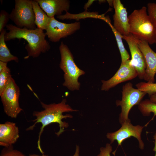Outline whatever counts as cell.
Listing matches in <instances>:
<instances>
[{"label": "cell", "mask_w": 156, "mask_h": 156, "mask_svg": "<svg viewBox=\"0 0 156 156\" xmlns=\"http://www.w3.org/2000/svg\"><path fill=\"white\" fill-rule=\"evenodd\" d=\"M106 22L110 26L114 35L121 55V64L129 60L130 56L124 46L122 41V35L115 29L109 20Z\"/></svg>", "instance_id": "19"}, {"label": "cell", "mask_w": 156, "mask_h": 156, "mask_svg": "<svg viewBox=\"0 0 156 156\" xmlns=\"http://www.w3.org/2000/svg\"><path fill=\"white\" fill-rule=\"evenodd\" d=\"M153 137V139L154 140L155 146L153 149V151L155 152V156H156V132L155 134Z\"/></svg>", "instance_id": "28"}, {"label": "cell", "mask_w": 156, "mask_h": 156, "mask_svg": "<svg viewBox=\"0 0 156 156\" xmlns=\"http://www.w3.org/2000/svg\"><path fill=\"white\" fill-rule=\"evenodd\" d=\"M11 77L10 70L8 66L0 72V95L2 94L9 79Z\"/></svg>", "instance_id": "21"}, {"label": "cell", "mask_w": 156, "mask_h": 156, "mask_svg": "<svg viewBox=\"0 0 156 156\" xmlns=\"http://www.w3.org/2000/svg\"><path fill=\"white\" fill-rule=\"evenodd\" d=\"M146 94L133 88L130 82L127 83L123 86L122 100H118L116 103L117 106H120L121 107L119 117L120 123L122 124L129 119L128 116L131 109L134 105L139 104Z\"/></svg>", "instance_id": "7"}, {"label": "cell", "mask_w": 156, "mask_h": 156, "mask_svg": "<svg viewBox=\"0 0 156 156\" xmlns=\"http://www.w3.org/2000/svg\"><path fill=\"white\" fill-rule=\"evenodd\" d=\"M122 124V127L117 131L107 133V138L110 140L111 143L116 140L118 142V146L121 145L125 140L133 136L138 139L140 148L143 149L144 145L141 140V135L144 127L139 125L133 126L130 122L129 119Z\"/></svg>", "instance_id": "9"}, {"label": "cell", "mask_w": 156, "mask_h": 156, "mask_svg": "<svg viewBox=\"0 0 156 156\" xmlns=\"http://www.w3.org/2000/svg\"><path fill=\"white\" fill-rule=\"evenodd\" d=\"M6 27L9 31L5 34V41L15 38L25 39L28 43L25 48L28 57H38L50 49L49 43L45 39V33L39 28H20L12 24H7Z\"/></svg>", "instance_id": "2"}, {"label": "cell", "mask_w": 156, "mask_h": 156, "mask_svg": "<svg viewBox=\"0 0 156 156\" xmlns=\"http://www.w3.org/2000/svg\"><path fill=\"white\" fill-rule=\"evenodd\" d=\"M137 89L142 91L150 96L156 94V83L149 82H140L136 85Z\"/></svg>", "instance_id": "20"}, {"label": "cell", "mask_w": 156, "mask_h": 156, "mask_svg": "<svg viewBox=\"0 0 156 156\" xmlns=\"http://www.w3.org/2000/svg\"><path fill=\"white\" fill-rule=\"evenodd\" d=\"M150 96V99H146L140 102L138 108L144 116H149L151 113H153V119L156 115V94Z\"/></svg>", "instance_id": "18"}, {"label": "cell", "mask_w": 156, "mask_h": 156, "mask_svg": "<svg viewBox=\"0 0 156 156\" xmlns=\"http://www.w3.org/2000/svg\"><path fill=\"white\" fill-rule=\"evenodd\" d=\"M66 99H63L60 103L57 104L53 103L47 104L40 101V104L43 110L40 111H34L33 113V116L36 118L32 121L35 122L32 125L27 128L26 130H33L37 123H40L41 124L37 144L38 148L42 154H44V153L40 146V140L41 136L44 128L51 123H58L60 130L55 133L57 136H59L64 131V128H67L68 126L67 123L62 121V119L73 117L70 114L63 115V113L64 112L76 111L73 109L69 105L66 104Z\"/></svg>", "instance_id": "1"}, {"label": "cell", "mask_w": 156, "mask_h": 156, "mask_svg": "<svg viewBox=\"0 0 156 156\" xmlns=\"http://www.w3.org/2000/svg\"><path fill=\"white\" fill-rule=\"evenodd\" d=\"M6 30L3 29L0 32V61L8 63L14 61L18 63V58L12 55L10 51L5 43V35Z\"/></svg>", "instance_id": "17"}, {"label": "cell", "mask_w": 156, "mask_h": 156, "mask_svg": "<svg viewBox=\"0 0 156 156\" xmlns=\"http://www.w3.org/2000/svg\"><path fill=\"white\" fill-rule=\"evenodd\" d=\"M79 147L77 145L75 153L73 156H79Z\"/></svg>", "instance_id": "29"}, {"label": "cell", "mask_w": 156, "mask_h": 156, "mask_svg": "<svg viewBox=\"0 0 156 156\" xmlns=\"http://www.w3.org/2000/svg\"><path fill=\"white\" fill-rule=\"evenodd\" d=\"M80 28L79 22L66 23L59 21L53 17L50 18L45 33L50 41L57 42L74 34Z\"/></svg>", "instance_id": "8"}, {"label": "cell", "mask_w": 156, "mask_h": 156, "mask_svg": "<svg viewBox=\"0 0 156 156\" xmlns=\"http://www.w3.org/2000/svg\"><path fill=\"white\" fill-rule=\"evenodd\" d=\"M138 76L135 68L132 64L131 60L121 64L118 70L110 79L102 81L101 90L107 91L121 83L132 79Z\"/></svg>", "instance_id": "10"}, {"label": "cell", "mask_w": 156, "mask_h": 156, "mask_svg": "<svg viewBox=\"0 0 156 156\" xmlns=\"http://www.w3.org/2000/svg\"><path fill=\"white\" fill-rule=\"evenodd\" d=\"M0 156H26L20 151L14 149L12 145L4 147L1 150Z\"/></svg>", "instance_id": "22"}, {"label": "cell", "mask_w": 156, "mask_h": 156, "mask_svg": "<svg viewBox=\"0 0 156 156\" xmlns=\"http://www.w3.org/2000/svg\"><path fill=\"white\" fill-rule=\"evenodd\" d=\"M19 137V131L15 123L7 121L0 124V145L7 147L12 145Z\"/></svg>", "instance_id": "15"}, {"label": "cell", "mask_w": 156, "mask_h": 156, "mask_svg": "<svg viewBox=\"0 0 156 156\" xmlns=\"http://www.w3.org/2000/svg\"><path fill=\"white\" fill-rule=\"evenodd\" d=\"M114 9L113 15V27L122 36L130 34L128 16L126 8L120 0H113Z\"/></svg>", "instance_id": "13"}, {"label": "cell", "mask_w": 156, "mask_h": 156, "mask_svg": "<svg viewBox=\"0 0 156 156\" xmlns=\"http://www.w3.org/2000/svg\"><path fill=\"white\" fill-rule=\"evenodd\" d=\"M100 151V153L97 156H111L112 148L110 144H107L105 147L101 148Z\"/></svg>", "instance_id": "25"}, {"label": "cell", "mask_w": 156, "mask_h": 156, "mask_svg": "<svg viewBox=\"0 0 156 156\" xmlns=\"http://www.w3.org/2000/svg\"><path fill=\"white\" fill-rule=\"evenodd\" d=\"M135 39L144 56L146 65L144 79L147 82L154 83L156 73V53L151 49L148 42Z\"/></svg>", "instance_id": "12"}, {"label": "cell", "mask_w": 156, "mask_h": 156, "mask_svg": "<svg viewBox=\"0 0 156 156\" xmlns=\"http://www.w3.org/2000/svg\"><path fill=\"white\" fill-rule=\"evenodd\" d=\"M94 0H89L84 5V8L86 10L87 9L92 5Z\"/></svg>", "instance_id": "27"}, {"label": "cell", "mask_w": 156, "mask_h": 156, "mask_svg": "<svg viewBox=\"0 0 156 156\" xmlns=\"http://www.w3.org/2000/svg\"><path fill=\"white\" fill-rule=\"evenodd\" d=\"M28 156H49L47 155H44V154H42V155H39L36 154H29Z\"/></svg>", "instance_id": "30"}, {"label": "cell", "mask_w": 156, "mask_h": 156, "mask_svg": "<svg viewBox=\"0 0 156 156\" xmlns=\"http://www.w3.org/2000/svg\"><path fill=\"white\" fill-rule=\"evenodd\" d=\"M41 8L50 18L61 15L64 11L69 9L70 1L68 0H35Z\"/></svg>", "instance_id": "14"}, {"label": "cell", "mask_w": 156, "mask_h": 156, "mask_svg": "<svg viewBox=\"0 0 156 156\" xmlns=\"http://www.w3.org/2000/svg\"><path fill=\"white\" fill-rule=\"evenodd\" d=\"M10 18L18 27L36 29L32 0H15L14 7L10 14Z\"/></svg>", "instance_id": "5"}, {"label": "cell", "mask_w": 156, "mask_h": 156, "mask_svg": "<svg viewBox=\"0 0 156 156\" xmlns=\"http://www.w3.org/2000/svg\"><path fill=\"white\" fill-rule=\"evenodd\" d=\"M122 37L128 44L131 56V63L136 71L138 76L140 79H144L146 65L135 38L130 34L127 36H122Z\"/></svg>", "instance_id": "11"}, {"label": "cell", "mask_w": 156, "mask_h": 156, "mask_svg": "<svg viewBox=\"0 0 156 156\" xmlns=\"http://www.w3.org/2000/svg\"><path fill=\"white\" fill-rule=\"evenodd\" d=\"M147 9L148 15L156 29V3H148Z\"/></svg>", "instance_id": "23"}, {"label": "cell", "mask_w": 156, "mask_h": 156, "mask_svg": "<svg viewBox=\"0 0 156 156\" xmlns=\"http://www.w3.org/2000/svg\"><path fill=\"white\" fill-rule=\"evenodd\" d=\"M59 49L61 55L59 66L64 73L63 85L71 90H79L80 83L78 81V78L85 72L76 65L72 53L63 42H61Z\"/></svg>", "instance_id": "4"}, {"label": "cell", "mask_w": 156, "mask_h": 156, "mask_svg": "<svg viewBox=\"0 0 156 156\" xmlns=\"http://www.w3.org/2000/svg\"><path fill=\"white\" fill-rule=\"evenodd\" d=\"M128 18L130 34L150 44H156V29L148 15L146 7L134 10Z\"/></svg>", "instance_id": "3"}, {"label": "cell", "mask_w": 156, "mask_h": 156, "mask_svg": "<svg viewBox=\"0 0 156 156\" xmlns=\"http://www.w3.org/2000/svg\"><path fill=\"white\" fill-rule=\"evenodd\" d=\"M10 18V14L4 10H1L0 13V32L7 25Z\"/></svg>", "instance_id": "24"}, {"label": "cell", "mask_w": 156, "mask_h": 156, "mask_svg": "<svg viewBox=\"0 0 156 156\" xmlns=\"http://www.w3.org/2000/svg\"><path fill=\"white\" fill-rule=\"evenodd\" d=\"M32 3L35 16V23L37 28L46 30L51 18L48 16L35 0H32Z\"/></svg>", "instance_id": "16"}, {"label": "cell", "mask_w": 156, "mask_h": 156, "mask_svg": "<svg viewBox=\"0 0 156 156\" xmlns=\"http://www.w3.org/2000/svg\"><path fill=\"white\" fill-rule=\"evenodd\" d=\"M7 63L0 61V72L7 66Z\"/></svg>", "instance_id": "26"}, {"label": "cell", "mask_w": 156, "mask_h": 156, "mask_svg": "<svg viewBox=\"0 0 156 156\" xmlns=\"http://www.w3.org/2000/svg\"><path fill=\"white\" fill-rule=\"evenodd\" d=\"M20 92L19 87L11 77L0 95L5 113L12 118H16L23 111L19 102Z\"/></svg>", "instance_id": "6"}]
</instances>
